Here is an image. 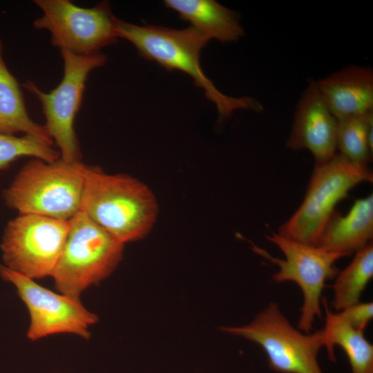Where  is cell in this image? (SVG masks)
I'll list each match as a JSON object with an SVG mask.
<instances>
[{"instance_id":"cell-8","label":"cell","mask_w":373,"mask_h":373,"mask_svg":"<svg viewBox=\"0 0 373 373\" xmlns=\"http://www.w3.org/2000/svg\"><path fill=\"white\" fill-rule=\"evenodd\" d=\"M266 238L280 249L285 256L284 259L272 256L254 243H251V249L278 267L272 281L276 283L293 281L300 287L303 303L298 327L309 334L314 320L322 317L321 303L325 282L336 278L339 270L335 262L345 256L317 246L291 240L275 232L267 235Z\"/></svg>"},{"instance_id":"cell-15","label":"cell","mask_w":373,"mask_h":373,"mask_svg":"<svg viewBox=\"0 0 373 373\" xmlns=\"http://www.w3.org/2000/svg\"><path fill=\"white\" fill-rule=\"evenodd\" d=\"M164 4L209 39L232 42L245 35L236 14L216 1L165 0Z\"/></svg>"},{"instance_id":"cell-11","label":"cell","mask_w":373,"mask_h":373,"mask_svg":"<svg viewBox=\"0 0 373 373\" xmlns=\"http://www.w3.org/2000/svg\"><path fill=\"white\" fill-rule=\"evenodd\" d=\"M0 276L15 285L28 308L30 325L27 337L30 340L59 333L73 334L85 339L90 337L89 327L98 318L79 299L55 293L3 265H0Z\"/></svg>"},{"instance_id":"cell-9","label":"cell","mask_w":373,"mask_h":373,"mask_svg":"<svg viewBox=\"0 0 373 373\" xmlns=\"http://www.w3.org/2000/svg\"><path fill=\"white\" fill-rule=\"evenodd\" d=\"M68 230L69 220L19 214L8 222L3 233V265L32 280L51 276Z\"/></svg>"},{"instance_id":"cell-3","label":"cell","mask_w":373,"mask_h":373,"mask_svg":"<svg viewBox=\"0 0 373 373\" xmlns=\"http://www.w3.org/2000/svg\"><path fill=\"white\" fill-rule=\"evenodd\" d=\"M84 164L61 157L54 162L34 158L3 191L6 204L19 214H35L69 220L79 210Z\"/></svg>"},{"instance_id":"cell-17","label":"cell","mask_w":373,"mask_h":373,"mask_svg":"<svg viewBox=\"0 0 373 373\" xmlns=\"http://www.w3.org/2000/svg\"><path fill=\"white\" fill-rule=\"evenodd\" d=\"M23 133L53 142L45 126L29 116L21 86L7 68L0 39V133Z\"/></svg>"},{"instance_id":"cell-13","label":"cell","mask_w":373,"mask_h":373,"mask_svg":"<svg viewBox=\"0 0 373 373\" xmlns=\"http://www.w3.org/2000/svg\"><path fill=\"white\" fill-rule=\"evenodd\" d=\"M337 119L373 111V70L351 65L316 81Z\"/></svg>"},{"instance_id":"cell-19","label":"cell","mask_w":373,"mask_h":373,"mask_svg":"<svg viewBox=\"0 0 373 373\" xmlns=\"http://www.w3.org/2000/svg\"><path fill=\"white\" fill-rule=\"evenodd\" d=\"M373 111L338 119L337 149L347 160L368 166L373 155Z\"/></svg>"},{"instance_id":"cell-6","label":"cell","mask_w":373,"mask_h":373,"mask_svg":"<svg viewBox=\"0 0 373 373\" xmlns=\"http://www.w3.org/2000/svg\"><path fill=\"white\" fill-rule=\"evenodd\" d=\"M64 62V75L59 84L49 93L41 90L35 82L22 84L35 95L41 104L46 123L44 125L52 141L59 149L64 161H79L81 151L74 122L82 102L88 74L104 65L106 57L101 52L90 55H77L61 50Z\"/></svg>"},{"instance_id":"cell-1","label":"cell","mask_w":373,"mask_h":373,"mask_svg":"<svg viewBox=\"0 0 373 373\" xmlns=\"http://www.w3.org/2000/svg\"><path fill=\"white\" fill-rule=\"evenodd\" d=\"M80 210L120 242L144 238L153 227L158 204L151 190L126 174H107L84 164Z\"/></svg>"},{"instance_id":"cell-12","label":"cell","mask_w":373,"mask_h":373,"mask_svg":"<svg viewBox=\"0 0 373 373\" xmlns=\"http://www.w3.org/2000/svg\"><path fill=\"white\" fill-rule=\"evenodd\" d=\"M338 119L320 93L316 81L303 92L294 116L286 146L294 151L307 149L315 165L330 160L337 153Z\"/></svg>"},{"instance_id":"cell-4","label":"cell","mask_w":373,"mask_h":373,"mask_svg":"<svg viewBox=\"0 0 373 373\" xmlns=\"http://www.w3.org/2000/svg\"><path fill=\"white\" fill-rule=\"evenodd\" d=\"M368 166L353 163L337 153L330 160L315 165L306 194L298 209L278 229L287 239L318 246L337 204L362 182H372Z\"/></svg>"},{"instance_id":"cell-21","label":"cell","mask_w":373,"mask_h":373,"mask_svg":"<svg viewBox=\"0 0 373 373\" xmlns=\"http://www.w3.org/2000/svg\"><path fill=\"white\" fill-rule=\"evenodd\" d=\"M336 314L353 328L364 332L373 317V303L360 301Z\"/></svg>"},{"instance_id":"cell-7","label":"cell","mask_w":373,"mask_h":373,"mask_svg":"<svg viewBox=\"0 0 373 373\" xmlns=\"http://www.w3.org/2000/svg\"><path fill=\"white\" fill-rule=\"evenodd\" d=\"M220 329L261 346L269 367L276 372L323 373L317 361L324 347L323 330L302 333L291 326L276 303H269L248 325Z\"/></svg>"},{"instance_id":"cell-16","label":"cell","mask_w":373,"mask_h":373,"mask_svg":"<svg viewBox=\"0 0 373 373\" xmlns=\"http://www.w3.org/2000/svg\"><path fill=\"white\" fill-rule=\"evenodd\" d=\"M321 303L325 312V325L322 329L324 347L329 360L336 361L334 347L338 345L347 356L352 373H373V345L364 332L353 328L334 313L326 298Z\"/></svg>"},{"instance_id":"cell-2","label":"cell","mask_w":373,"mask_h":373,"mask_svg":"<svg viewBox=\"0 0 373 373\" xmlns=\"http://www.w3.org/2000/svg\"><path fill=\"white\" fill-rule=\"evenodd\" d=\"M117 37L130 41L144 58L157 62L166 70H178L189 77L204 90L222 118L229 117L238 109L260 111L262 105L250 97H233L220 92L205 75L200 66L201 50L210 40L190 26L173 29L154 25H135L115 18Z\"/></svg>"},{"instance_id":"cell-5","label":"cell","mask_w":373,"mask_h":373,"mask_svg":"<svg viewBox=\"0 0 373 373\" xmlns=\"http://www.w3.org/2000/svg\"><path fill=\"white\" fill-rule=\"evenodd\" d=\"M123 247L79 210L69 220L67 238L51 275L57 289L79 299L86 289L113 272L122 259Z\"/></svg>"},{"instance_id":"cell-14","label":"cell","mask_w":373,"mask_h":373,"mask_svg":"<svg viewBox=\"0 0 373 373\" xmlns=\"http://www.w3.org/2000/svg\"><path fill=\"white\" fill-rule=\"evenodd\" d=\"M373 237V195L357 199L345 215L336 211L326 226L317 247L326 251L351 255Z\"/></svg>"},{"instance_id":"cell-18","label":"cell","mask_w":373,"mask_h":373,"mask_svg":"<svg viewBox=\"0 0 373 373\" xmlns=\"http://www.w3.org/2000/svg\"><path fill=\"white\" fill-rule=\"evenodd\" d=\"M373 277V243L369 242L355 252L351 262L339 271L333 285L332 307L338 312L358 302Z\"/></svg>"},{"instance_id":"cell-20","label":"cell","mask_w":373,"mask_h":373,"mask_svg":"<svg viewBox=\"0 0 373 373\" xmlns=\"http://www.w3.org/2000/svg\"><path fill=\"white\" fill-rule=\"evenodd\" d=\"M53 142L40 137L25 134L22 137L0 133V171L5 170L17 159L30 156L46 162L60 158V153L53 146Z\"/></svg>"},{"instance_id":"cell-10","label":"cell","mask_w":373,"mask_h":373,"mask_svg":"<svg viewBox=\"0 0 373 373\" xmlns=\"http://www.w3.org/2000/svg\"><path fill=\"white\" fill-rule=\"evenodd\" d=\"M34 3L43 12L34 21V28L48 30L50 43L60 50L90 55L117 40L116 17L108 1L88 8L79 7L68 0H35Z\"/></svg>"}]
</instances>
